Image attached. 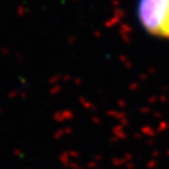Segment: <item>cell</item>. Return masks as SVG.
Returning <instances> with one entry per match:
<instances>
[{
    "label": "cell",
    "instance_id": "1",
    "mask_svg": "<svg viewBox=\"0 0 169 169\" xmlns=\"http://www.w3.org/2000/svg\"><path fill=\"white\" fill-rule=\"evenodd\" d=\"M137 18L151 35L169 38V0H139Z\"/></svg>",
    "mask_w": 169,
    "mask_h": 169
}]
</instances>
